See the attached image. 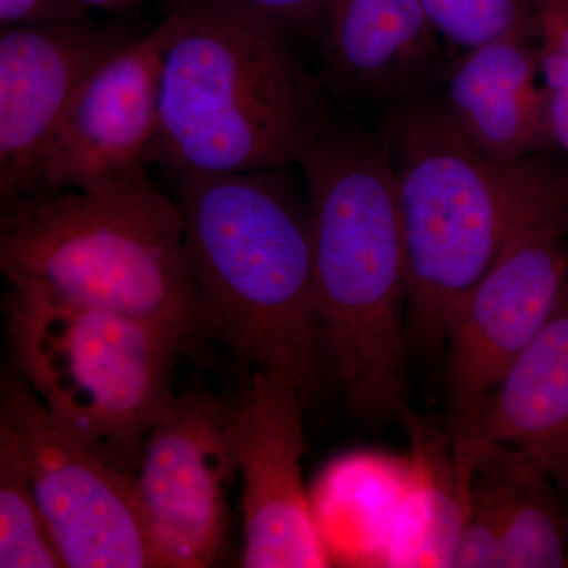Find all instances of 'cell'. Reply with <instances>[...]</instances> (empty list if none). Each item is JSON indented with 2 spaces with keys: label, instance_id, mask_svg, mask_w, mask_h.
Here are the masks:
<instances>
[{
  "label": "cell",
  "instance_id": "ffe728a7",
  "mask_svg": "<svg viewBox=\"0 0 568 568\" xmlns=\"http://www.w3.org/2000/svg\"><path fill=\"white\" fill-rule=\"evenodd\" d=\"M91 11L78 0H0V28L91 20Z\"/></svg>",
  "mask_w": 568,
  "mask_h": 568
},
{
  "label": "cell",
  "instance_id": "44dd1931",
  "mask_svg": "<svg viewBox=\"0 0 568 568\" xmlns=\"http://www.w3.org/2000/svg\"><path fill=\"white\" fill-rule=\"evenodd\" d=\"M246 7L282 26L293 37L317 40L325 0H241Z\"/></svg>",
  "mask_w": 568,
  "mask_h": 568
},
{
  "label": "cell",
  "instance_id": "ba28073f",
  "mask_svg": "<svg viewBox=\"0 0 568 568\" xmlns=\"http://www.w3.org/2000/svg\"><path fill=\"white\" fill-rule=\"evenodd\" d=\"M0 398L63 566L155 567L134 476L65 432L17 373L3 376Z\"/></svg>",
  "mask_w": 568,
  "mask_h": 568
},
{
  "label": "cell",
  "instance_id": "8992f818",
  "mask_svg": "<svg viewBox=\"0 0 568 568\" xmlns=\"http://www.w3.org/2000/svg\"><path fill=\"white\" fill-rule=\"evenodd\" d=\"M3 315L13 372L65 432L134 476L185 343L140 317L10 290Z\"/></svg>",
  "mask_w": 568,
  "mask_h": 568
},
{
  "label": "cell",
  "instance_id": "4fadbf2b",
  "mask_svg": "<svg viewBox=\"0 0 568 568\" xmlns=\"http://www.w3.org/2000/svg\"><path fill=\"white\" fill-rule=\"evenodd\" d=\"M317 40L328 88L381 108L439 91L452 65L420 0H325Z\"/></svg>",
  "mask_w": 568,
  "mask_h": 568
},
{
  "label": "cell",
  "instance_id": "30bf717a",
  "mask_svg": "<svg viewBox=\"0 0 568 568\" xmlns=\"http://www.w3.org/2000/svg\"><path fill=\"white\" fill-rule=\"evenodd\" d=\"M305 403L297 381L283 372L252 373L231 402L242 480V567L331 566V551L302 477Z\"/></svg>",
  "mask_w": 568,
  "mask_h": 568
},
{
  "label": "cell",
  "instance_id": "277c9868",
  "mask_svg": "<svg viewBox=\"0 0 568 568\" xmlns=\"http://www.w3.org/2000/svg\"><path fill=\"white\" fill-rule=\"evenodd\" d=\"M153 164L166 174L298 166L331 121L286 29L241 0H181Z\"/></svg>",
  "mask_w": 568,
  "mask_h": 568
},
{
  "label": "cell",
  "instance_id": "d6986e66",
  "mask_svg": "<svg viewBox=\"0 0 568 568\" xmlns=\"http://www.w3.org/2000/svg\"><path fill=\"white\" fill-rule=\"evenodd\" d=\"M541 84L556 149L568 163V0H532Z\"/></svg>",
  "mask_w": 568,
  "mask_h": 568
},
{
  "label": "cell",
  "instance_id": "5b68a950",
  "mask_svg": "<svg viewBox=\"0 0 568 568\" xmlns=\"http://www.w3.org/2000/svg\"><path fill=\"white\" fill-rule=\"evenodd\" d=\"M0 271L14 293L162 325L189 353L211 338L181 211L149 174L95 190H39L2 204Z\"/></svg>",
  "mask_w": 568,
  "mask_h": 568
},
{
  "label": "cell",
  "instance_id": "9c48e42d",
  "mask_svg": "<svg viewBox=\"0 0 568 568\" xmlns=\"http://www.w3.org/2000/svg\"><path fill=\"white\" fill-rule=\"evenodd\" d=\"M239 477L231 402L203 390L175 394L149 429L134 473L159 568H204L220 558Z\"/></svg>",
  "mask_w": 568,
  "mask_h": 568
},
{
  "label": "cell",
  "instance_id": "5bb4252c",
  "mask_svg": "<svg viewBox=\"0 0 568 568\" xmlns=\"http://www.w3.org/2000/svg\"><path fill=\"white\" fill-rule=\"evenodd\" d=\"M439 93L467 140L493 159L514 162L558 152L537 37H507L459 52Z\"/></svg>",
  "mask_w": 568,
  "mask_h": 568
},
{
  "label": "cell",
  "instance_id": "9a60e30c",
  "mask_svg": "<svg viewBox=\"0 0 568 568\" xmlns=\"http://www.w3.org/2000/svg\"><path fill=\"white\" fill-rule=\"evenodd\" d=\"M487 443L526 452L568 495V276L555 308L481 414L476 454Z\"/></svg>",
  "mask_w": 568,
  "mask_h": 568
},
{
  "label": "cell",
  "instance_id": "6da1fadb",
  "mask_svg": "<svg viewBox=\"0 0 568 568\" xmlns=\"http://www.w3.org/2000/svg\"><path fill=\"white\" fill-rule=\"evenodd\" d=\"M327 365L347 406L402 420L407 406V257L390 156L379 134L331 119L301 162Z\"/></svg>",
  "mask_w": 568,
  "mask_h": 568
},
{
  "label": "cell",
  "instance_id": "ac0fdd59",
  "mask_svg": "<svg viewBox=\"0 0 568 568\" xmlns=\"http://www.w3.org/2000/svg\"><path fill=\"white\" fill-rule=\"evenodd\" d=\"M444 44L459 52L514 36L537 37L532 0H420Z\"/></svg>",
  "mask_w": 568,
  "mask_h": 568
},
{
  "label": "cell",
  "instance_id": "7402d4cb",
  "mask_svg": "<svg viewBox=\"0 0 568 568\" xmlns=\"http://www.w3.org/2000/svg\"><path fill=\"white\" fill-rule=\"evenodd\" d=\"M88 9L102 10L104 13L123 14L140 7L144 0H78Z\"/></svg>",
  "mask_w": 568,
  "mask_h": 568
},
{
  "label": "cell",
  "instance_id": "3957f363",
  "mask_svg": "<svg viewBox=\"0 0 568 568\" xmlns=\"http://www.w3.org/2000/svg\"><path fill=\"white\" fill-rule=\"evenodd\" d=\"M407 257V320L444 342L450 306L514 239L568 211V163L556 152L504 162L478 151L439 91L381 108Z\"/></svg>",
  "mask_w": 568,
  "mask_h": 568
},
{
  "label": "cell",
  "instance_id": "7a4b0ae2",
  "mask_svg": "<svg viewBox=\"0 0 568 568\" xmlns=\"http://www.w3.org/2000/svg\"><path fill=\"white\" fill-rule=\"evenodd\" d=\"M293 168L166 175L209 336L250 375L294 377L306 399L327 357L316 315L312 211Z\"/></svg>",
  "mask_w": 568,
  "mask_h": 568
},
{
  "label": "cell",
  "instance_id": "52a82bcc",
  "mask_svg": "<svg viewBox=\"0 0 568 568\" xmlns=\"http://www.w3.org/2000/svg\"><path fill=\"white\" fill-rule=\"evenodd\" d=\"M568 276V211L534 224L448 310L447 429L459 473L473 474L478 422L532 342Z\"/></svg>",
  "mask_w": 568,
  "mask_h": 568
},
{
  "label": "cell",
  "instance_id": "8fae6325",
  "mask_svg": "<svg viewBox=\"0 0 568 568\" xmlns=\"http://www.w3.org/2000/svg\"><path fill=\"white\" fill-rule=\"evenodd\" d=\"M178 14L174 7L97 63L52 141L39 190H95L149 174L164 52Z\"/></svg>",
  "mask_w": 568,
  "mask_h": 568
},
{
  "label": "cell",
  "instance_id": "e0dca14e",
  "mask_svg": "<svg viewBox=\"0 0 568 568\" xmlns=\"http://www.w3.org/2000/svg\"><path fill=\"white\" fill-rule=\"evenodd\" d=\"M0 567L62 568L17 433L0 420Z\"/></svg>",
  "mask_w": 568,
  "mask_h": 568
},
{
  "label": "cell",
  "instance_id": "7c38bea8",
  "mask_svg": "<svg viewBox=\"0 0 568 568\" xmlns=\"http://www.w3.org/2000/svg\"><path fill=\"white\" fill-rule=\"evenodd\" d=\"M140 36L91 20L0 28V204L37 192L74 95L115 48Z\"/></svg>",
  "mask_w": 568,
  "mask_h": 568
},
{
  "label": "cell",
  "instance_id": "2e32d148",
  "mask_svg": "<svg viewBox=\"0 0 568 568\" xmlns=\"http://www.w3.org/2000/svg\"><path fill=\"white\" fill-rule=\"evenodd\" d=\"M473 478L500 515L499 568H568V504L547 469L519 448H477Z\"/></svg>",
  "mask_w": 568,
  "mask_h": 568
}]
</instances>
